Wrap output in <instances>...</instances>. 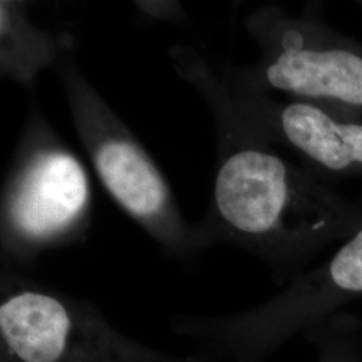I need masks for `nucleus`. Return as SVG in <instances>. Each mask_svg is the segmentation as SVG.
Instances as JSON below:
<instances>
[{
	"label": "nucleus",
	"mask_w": 362,
	"mask_h": 362,
	"mask_svg": "<svg viewBox=\"0 0 362 362\" xmlns=\"http://www.w3.org/2000/svg\"><path fill=\"white\" fill-rule=\"evenodd\" d=\"M218 160L197 247L245 250L278 285L303 274L327 247L362 228V199L338 194L231 121L215 118Z\"/></svg>",
	"instance_id": "1"
},
{
	"label": "nucleus",
	"mask_w": 362,
	"mask_h": 362,
	"mask_svg": "<svg viewBox=\"0 0 362 362\" xmlns=\"http://www.w3.org/2000/svg\"><path fill=\"white\" fill-rule=\"evenodd\" d=\"M91 216L88 170L33 105L1 189V267L27 270L45 252L83 242Z\"/></svg>",
	"instance_id": "2"
},
{
	"label": "nucleus",
	"mask_w": 362,
	"mask_h": 362,
	"mask_svg": "<svg viewBox=\"0 0 362 362\" xmlns=\"http://www.w3.org/2000/svg\"><path fill=\"white\" fill-rule=\"evenodd\" d=\"M54 69L61 78L78 139L117 206L169 255L187 260L199 254L194 227L182 218L165 176L82 73L74 58V42Z\"/></svg>",
	"instance_id": "3"
},
{
	"label": "nucleus",
	"mask_w": 362,
	"mask_h": 362,
	"mask_svg": "<svg viewBox=\"0 0 362 362\" xmlns=\"http://www.w3.org/2000/svg\"><path fill=\"white\" fill-rule=\"evenodd\" d=\"M245 28L259 49L250 66L221 71L230 85L282 93L362 116V43L327 26L317 13L293 15L278 4L248 13Z\"/></svg>",
	"instance_id": "4"
},
{
	"label": "nucleus",
	"mask_w": 362,
	"mask_h": 362,
	"mask_svg": "<svg viewBox=\"0 0 362 362\" xmlns=\"http://www.w3.org/2000/svg\"><path fill=\"white\" fill-rule=\"evenodd\" d=\"M169 58L175 71L207 103L214 118L231 121L274 148H287L321 180L362 177V116L238 89L189 46H173Z\"/></svg>",
	"instance_id": "5"
},
{
	"label": "nucleus",
	"mask_w": 362,
	"mask_h": 362,
	"mask_svg": "<svg viewBox=\"0 0 362 362\" xmlns=\"http://www.w3.org/2000/svg\"><path fill=\"white\" fill-rule=\"evenodd\" d=\"M362 299V228L275 297L218 317L177 315L170 330L194 341L216 362H269L297 336Z\"/></svg>",
	"instance_id": "6"
},
{
	"label": "nucleus",
	"mask_w": 362,
	"mask_h": 362,
	"mask_svg": "<svg viewBox=\"0 0 362 362\" xmlns=\"http://www.w3.org/2000/svg\"><path fill=\"white\" fill-rule=\"evenodd\" d=\"M110 324L86 299L1 267L0 362H170Z\"/></svg>",
	"instance_id": "7"
},
{
	"label": "nucleus",
	"mask_w": 362,
	"mask_h": 362,
	"mask_svg": "<svg viewBox=\"0 0 362 362\" xmlns=\"http://www.w3.org/2000/svg\"><path fill=\"white\" fill-rule=\"evenodd\" d=\"M28 10L27 1H0V77L33 89L40 73L55 67L74 38L37 26Z\"/></svg>",
	"instance_id": "8"
},
{
	"label": "nucleus",
	"mask_w": 362,
	"mask_h": 362,
	"mask_svg": "<svg viewBox=\"0 0 362 362\" xmlns=\"http://www.w3.org/2000/svg\"><path fill=\"white\" fill-rule=\"evenodd\" d=\"M303 338L315 353V362H362V318L341 311L309 329Z\"/></svg>",
	"instance_id": "9"
},
{
	"label": "nucleus",
	"mask_w": 362,
	"mask_h": 362,
	"mask_svg": "<svg viewBox=\"0 0 362 362\" xmlns=\"http://www.w3.org/2000/svg\"><path fill=\"white\" fill-rule=\"evenodd\" d=\"M134 7L143 13L145 18H149L153 21L177 23L187 18L185 11L179 1H170V0L136 1Z\"/></svg>",
	"instance_id": "10"
},
{
	"label": "nucleus",
	"mask_w": 362,
	"mask_h": 362,
	"mask_svg": "<svg viewBox=\"0 0 362 362\" xmlns=\"http://www.w3.org/2000/svg\"><path fill=\"white\" fill-rule=\"evenodd\" d=\"M170 362H216L207 356H191V357H175V360Z\"/></svg>",
	"instance_id": "11"
},
{
	"label": "nucleus",
	"mask_w": 362,
	"mask_h": 362,
	"mask_svg": "<svg viewBox=\"0 0 362 362\" xmlns=\"http://www.w3.org/2000/svg\"><path fill=\"white\" fill-rule=\"evenodd\" d=\"M356 4H357V6H358V7L362 10V0L361 1H356Z\"/></svg>",
	"instance_id": "12"
}]
</instances>
